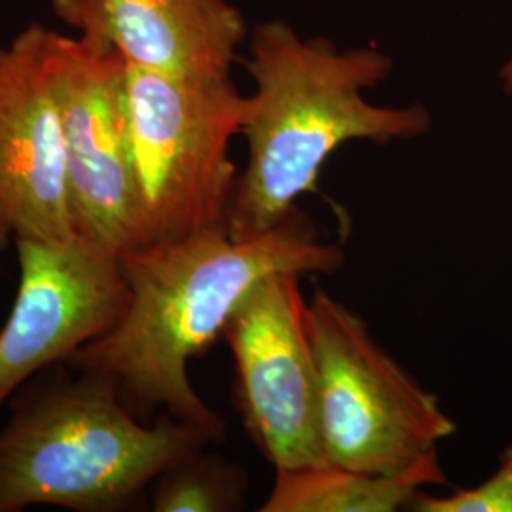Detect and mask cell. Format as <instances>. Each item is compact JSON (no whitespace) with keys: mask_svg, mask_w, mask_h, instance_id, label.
<instances>
[{"mask_svg":"<svg viewBox=\"0 0 512 512\" xmlns=\"http://www.w3.org/2000/svg\"><path fill=\"white\" fill-rule=\"evenodd\" d=\"M344 262L342 247L319 238L300 207L258 238H234L222 224L129 249L120 255L128 308L65 365L112 380L133 412L162 410L217 442L226 425L190 382V361L222 338L264 277L332 274Z\"/></svg>","mask_w":512,"mask_h":512,"instance_id":"6da1fadb","label":"cell"},{"mask_svg":"<svg viewBox=\"0 0 512 512\" xmlns=\"http://www.w3.org/2000/svg\"><path fill=\"white\" fill-rule=\"evenodd\" d=\"M245 69L255 92L245 97L241 128L247 164L224 220L234 238H258L291 217L342 145L410 141L431 128L423 105L363 97L393 69L376 48L338 50L327 38H300L287 23L266 21L251 35Z\"/></svg>","mask_w":512,"mask_h":512,"instance_id":"7a4b0ae2","label":"cell"},{"mask_svg":"<svg viewBox=\"0 0 512 512\" xmlns=\"http://www.w3.org/2000/svg\"><path fill=\"white\" fill-rule=\"evenodd\" d=\"M0 427V512L35 505L76 512L128 509L179 461L202 452V429L169 414L137 420L116 384L99 374L25 384Z\"/></svg>","mask_w":512,"mask_h":512,"instance_id":"3957f363","label":"cell"},{"mask_svg":"<svg viewBox=\"0 0 512 512\" xmlns=\"http://www.w3.org/2000/svg\"><path fill=\"white\" fill-rule=\"evenodd\" d=\"M124 114L143 245L222 226L239 175L230 145L245 118L232 74L126 65Z\"/></svg>","mask_w":512,"mask_h":512,"instance_id":"277c9868","label":"cell"},{"mask_svg":"<svg viewBox=\"0 0 512 512\" xmlns=\"http://www.w3.org/2000/svg\"><path fill=\"white\" fill-rule=\"evenodd\" d=\"M319 425L330 465L399 473L458 431L439 397L374 338L365 319L323 287L306 304Z\"/></svg>","mask_w":512,"mask_h":512,"instance_id":"5b68a950","label":"cell"},{"mask_svg":"<svg viewBox=\"0 0 512 512\" xmlns=\"http://www.w3.org/2000/svg\"><path fill=\"white\" fill-rule=\"evenodd\" d=\"M50 67L65 135L74 232L116 255L141 247L124 114V57L97 33H54Z\"/></svg>","mask_w":512,"mask_h":512,"instance_id":"8992f818","label":"cell"},{"mask_svg":"<svg viewBox=\"0 0 512 512\" xmlns=\"http://www.w3.org/2000/svg\"><path fill=\"white\" fill-rule=\"evenodd\" d=\"M300 277H264L239 302L222 334L236 363L243 427L275 471L327 463Z\"/></svg>","mask_w":512,"mask_h":512,"instance_id":"52a82bcc","label":"cell"},{"mask_svg":"<svg viewBox=\"0 0 512 512\" xmlns=\"http://www.w3.org/2000/svg\"><path fill=\"white\" fill-rule=\"evenodd\" d=\"M16 302L0 330V406L112 329L128 308L120 255L73 234L19 238Z\"/></svg>","mask_w":512,"mask_h":512,"instance_id":"ba28073f","label":"cell"},{"mask_svg":"<svg viewBox=\"0 0 512 512\" xmlns=\"http://www.w3.org/2000/svg\"><path fill=\"white\" fill-rule=\"evenodd\" d=\"M54 33L31 23L0 46V251L19 238L76 234L50 67Z\"/></svg>","mask_w":512,"mask_h":512,"instance_id":"9c48e42d","label":"cell"},{"mask_svg":"<svg viewBox=\"0 0 512 512\" xmlns=\"http://www.w3.org/2000/svg\"><path fill=\"white\" fill-rule=\"evenodd\" d=\"M57 19L97 33L126 65L167 74H232L247 25L228 0H50Z\"/></svg>","mask_w":512,"mask_h":512,"instance_id":"30bf717a","label":"cell"},{"mask_svg":"<svg viewBox=\"0 0 512 512\" xmlns=\"http://www.w3.org/2000/svg\"><path fill=\"white\" fill-rule=\"evenodd\" d=\"M448 484L439 450L399 473L376 475L338 465L275 471L262 512H395L429 486Z\"/></svg>","mask_w":512,"mask_h":512,"instance_id":"8fae6325","label":"cell"},{"mask_svg":"<svg viewBox=\"0 0 512 512\" xmlns=\"http://www.w3.org/2000/svg\"><path fill=\"white\" fill-rule=\"evenodd\" d=\"M247 478L238 465L202 452L179 461L156 480L152 511L230 512L243 509Z\"/></svg>","mask_w":512,"mask_h":512,"instance_id":"7c38bea8","label":"cell"},{"mask_svg":"<svg viewBox=\"0 0 512 512\" xmlns=\"http://www.w3.org/2000/svg\"><path fill=\"white\" fill-rule=\"evenodd\" d=\"M408 509L416 512H512V446L501 454L494 475L484 482L446 495L420 492Z\"/></svg>","mask_w":512,"mask_h":512,"instance_id":"4fadbf2b","label":"cell"},{"mask_svg":"<svg viewBox=\"0 0 512 512\" xmlns=\"http://www.w3.org/2000/svg\"><path fill=\"white\" fill-rule=\"evenodd\" d=\"M499 80H501V88L507 95H512V54L509 55L507 63L503 65L501 73H499Z\"/></svg>","mask_w":512,"mask_h":512,"instance_id":"5bb4252c","label":"cell"}]
</instances>
